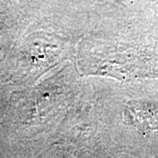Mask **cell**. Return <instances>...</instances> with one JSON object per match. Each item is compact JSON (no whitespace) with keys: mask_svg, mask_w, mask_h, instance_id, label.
Returning <instances> with one entry per match:
<instances>
[{"mask_svg":"<svg viewBox=\"0 0 158 158\" xmlns=\"http://www.w3.org/2000/svg\"><path fill=\"white\" fill-rule=\"evenodd\" d=\"M149 1H150V4H151L153 10H154L158 19V0H149Z\"/></svg>","mask_w":158,"mask_h":158,"instance_id":"cell-1","label":"cell"}]
</instances>
